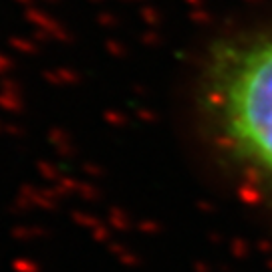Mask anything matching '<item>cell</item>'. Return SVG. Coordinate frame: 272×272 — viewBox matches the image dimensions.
Wrapping results in <instances>:
<instances>
[{
    "label": "cell",
    "instance_id": "6da1fadb",
    "mask_svg": "<svg viewBox=\"0 0 272 272\" xmlns=\"http://www.w3.org/2000/svg\"><path fill=\"white\" fill-rule=\"evenodd\" d=\"M198 111L220 162L272 198V29L236 33L208 49Z\"/></svg>",
    "mask_w": 272,
    "mask_h": 272
}]
</instances>
